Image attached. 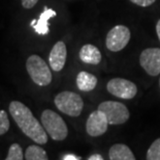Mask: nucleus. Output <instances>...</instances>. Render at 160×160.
Masks as SVG:
<instances>
[{"mask_svg": "<svg viewBox=\"0 0 160 160\" xmlns=\"http://www.w3.org/2000/svg\"><path fill=\"white\" fill-rule=\"evenodd\" d=\"M9 112L23 133L38 145L48 142V133L42 123L33 115L31 110L20 101H12L9 104Z\"/></svg>", "mask_w": 160, "mask_h": 160, "instance_id": "1", "label": "nucleus"}, {"mask_svg": "<svg viewBox=\"0 0 160 160\" xmlns=\"http://www.w3.org/2000/svg\"><path fill=\"white\" fill-rule=\"evenodd\" d=\"M40 121L47 133L54 141H64L68 135V129L65 122L57 112L46 109L42 113Z\"/></svg>", "mask_w": 160, "mask_h": 160, "instance_id": "2", "label": "nucleus"}, {"mask_svg": "<svg viewBox=\"0 0 160 160\" xmlns=\"http://www.w3.org/2000/svg\"><path fill=\"white\" fill-rule=\"evenodd\" d=\"M26 69L30 78L39 86H47L52 81V72L50 67L38 55H31L27 58Z\"/></svg>", "mask_w": 160, "mask_h": 160, "instance_id": "3", "label": "nucleus"}, {"mask_svg": "<svg viewBox=\"0 0 160 160\" xmlns=\"http://www.w3.org/2000/svg\"><path fill=\"white\" fill-rule=\"evenodd\" d=\"M55 105L61 112L69 117H79L84 107L83 99L73 91H64L55 97Z\"/></svg>", "mask_w": 160, "mask_h": 160, "instance_id": "4", "label": "nucleus"}, {"mask_svg": "<svg viewBox=\"0 0 160 160\" xmlns=\"http://www.w3.org/2000/svg\"><path fill=\"white\" fill-rule=\"evenodd\" d=\"M97 109L103 112L110 125L124 124L130 117L127 106L117 101H104L99 104Z\"/></svg>", "mask_w": 160, "mask_h": 160, "instance_id": "5", "label": "nucleus"}, {"mask_svg": "<svg viewBox=\"0 0 160 160\" xmlns=\"http://www.w3.org/2000/svg\"><path fill=\"white\" fill-rule=\"evenodd\" d=\"M130 40V30L124 25H117L108 32L105 45L108 50L113 52L123 50Z\"/></svg>", "mask_w": 160, "mask_h": 160, "instance_id": "6", "label": "nucleus"}, {"mask_svg": "<svg viewBox=\"0 0 160 160\" xmlns=\"http://www.w3.org/2000/svg\"><path fill=\"white\" fill-rule=\"evenodd\" d=\"M107 90L110 94L115 97L130 100L138 94L137 86L130 80L123 78H114L107 84Z\"/></svg>", "mask_w": 160, "mask_h": 160, "instance_id": "7", "label": "nucleus"}, {"mask_svg": "<svg viewBox=\"0 0 160 160\" xmlns=\"http://www.w3.org/2000/svg\"><path fill=\"white\" fill-rule=\"evenodd\" d=\"M142 68L151 76L160 74V48L145 49L139 56Z\"/></svg>", "mask_w": 160, "mask_h": 160, "instance_id": "8", "label": "nucleus"}, {"mask_svg": "<svg viewBox=\"0 0 160 160\" xmlns=\"http://www.w3.org/2000/svg\"><path fill=\"white\" fill-rule=\"evenodd\" d=\"M108 121L103 112L95 110L89 115L86 122V131L92 137H97L105 133L108 130Z\"/></svg>", "mask_w": 160, "mask_h": 160, "instance_id": "9", "label": "nucleus"}, {"mask_svg": "<svg viewBox=\"0 0 160 160\" xmlns=\"http://www.w3.org/2000/svg\"><path fill=\"white\" fill-rule=\"evenodd\" d=\"M67 57V49L66 45L62 41L57 42L53 46L52 50L50 52L49 56V63L50 67L52 68L53 71L55 72H60L65 66Z\"/></svg>", "mask_w": 160, "mask_h": 160, "instance_id": "10", "label": "nucleus"}, {"mask_svg": "<svg viewBox=\"0 0 160 160\" xmlns=\"http://www.w3.org/2000/svg\"><path fill=\"white\" fill-rule=\"evenodd\" d=\"M79 56L82 62L88 64H98L102 58L99 49L91 44H87L82 47Z\"/></svg>", "mask_w": 160, "mask_h": 160, "instance_id": "11", "label": "nucleus"}, {"mask_svg": "<svg viewBox=\"0 0 160 160\" xmlns=\"http://www.w3.org/2000/svg\"><path fill=\"white\" fill-rule=\"evenodd\" d=\"M57 15L56 12L52 8H45L43 12L40 14L39 19L37 20L35 25L33 26L35 32L39 36H46L49 33V20Z\"/></svg>", "mask_w": 160, "mask_h": 160, "instance_id": "12", "label": "nucleus"}, {"mask_svg": "<svg viewBox=\"0 0 160 160\" xmlns=\"http://www.w3.org/2000/svg\"><path fill=\"white\" fill-rule=\"evenodd\" d=\"M108 158L111 160H134L135 156L126 145L116 144L108 151Z\"/></svg>", "mask_w": 160, "mask_h": 160, "instance_id": "13", "label": "nucleus"}, {"mask_svg": "<svg viewBox=\"0 0 160 160\" xmlns=\"http://www.w3.org/2000/svg\"><path fill=\"white\" fill-rule=\"evenodd\" d=\"M97 86V78L93 74L82 71L77 76V86L82 91H91Z\"/></svg>", "mask_w": 160, "mask_h": 160, "instance_id": "14", "label": "nucleus"}, {"mask_svg": "<svg viewBox=\"0 0 160 160\" xmlns=\"http://www.w3.org/2000/svg\"><path fill=\"white\" fill-rule=\"evenodd\" d=\"M25 159L27 160H48L47 152L36 145L29 146L25 152Z\"/></svg>", "mask_w": 160, "mask_h": 160, "instance_id": "15", "label": "nucleus"}, {"mask_svg": "<svg viewBox=\"0 0 160 160\" xmlns=\"http://www.w3.org/2000/svg\"><path fill=\"white\" fill-rule=\"evenodd\" d=\"M25 158V155L23 154L22 148L19 144H12L9 147L8 156L5 157L6 160H22Z\"/></svg>", "mask_w": 160, "mask_h": 160, "instance_id": "16", "label": "nucleus"}, {"mask_svg": "<svg viewBox=\"0 0 160 160\" xmlns=\"http://www.w3.org/2000/svg\"><path fill=\"white\" fill-rule=\"evenodd\" d=\"M146 158L148 160H160V138H157L150 146Z\"/></svg>", "mask_w": 160, "mask_h": 160, "instance_id": "17", "label": "nucleus"}, {"mask_svg": "<svg viewBox=\"0 0 160 160\" xmlns=\"http://www.w3.org/2000/svg\"><path fill=\"white\" fill-rule=\"evenodd\" d=\"M9 129L8 115L4 110H0V135L5 134Z\"/></svg>", "mask_w": 160, "mask_h": 160, "instance_id": "18", "label": "nucleus"}, {"mask_svg": "<svg viewBox=\"0 0 160 160\" xmlns=\"http://www.w3.org/2000/svg\"><path fill=\"white\" fill-rule=\"evenodd\" d=\"M132 3L137 4L138 6H142V8H147V6L152 5L156 0H130Z\"/></svg>", "mask_w": 160, "mask_h": 160, "instance_id": "19", "label": "nucleus"}, {"mask_svg": "<svg viewBox=\"0 0 160 160\" xmlns=\"http://www.w3.org/2000/svg\"><path fill=\"white\" fill-rule=\"evenodd\" d=\"M38 2V0H22V5L24 8H32L33 6H35L36 3Z\"/></svg>", "mask_w": 160, "mask_h": 160, "instance_id": "20", "label": "nucleus"}, {"mask_svg": "<svg viewBox=\"0 0 160 160\" xmlns=\"http://www.w3.org/2000/svg\"><path fill=\"white\" fill-rule=\"evenodd\" d=\"M63 160H80L81 157H78L76 155H72V154H68V155H65L64 157L62 158Z\"/></svg>", "mask_w": 160, "mask_h": 160, "instance_id": "21", "label": "nucleus"}, {"mask_svg": "<svg viewBox=\"0 0 160 160\" xmlns=\"http://www.w3.org/2000/svg\"><path fill=\"white\" fill-rule=\"evenodd\" d=\"M88 160H103V157L101 155H98V154H94L90 156L89 158H88Z\"/></svg>", "mask_w": 160, "mask_h": 160, "instance_id": "22", "label": "nucleus"}, {"mask_svg": "<svg viewBox=\"0 0 160 160\" xmlns=\"http://www.w3.org/2000/svg\"><path fill=\"white\" fill-rule=\"evenodd\" d=\"M156 32H157V36L160 41V19L158 20L157 24H156Z\"/></svg>", "mask_w": 160, "mask_h": 160, "instance_id": "23", "label": "nucleus"}, {"mask_svg": "<svg viewBox=\"0 0 160 160\" xmlns=\"http://www.w3.org/2000/svg\"><path fill=\"white\" fill-rule=\"evenodd\" d=\"M35 23H36V20H32V21H31V23H30V25H31V26L33 27V26L35 25Z\"/></svg>", "mask_w": 160, "mask_h": 160, "instance_id": "24", "label": "nucleus"}, {"mask_svg": "<svg viewBox=\"0 0 160 160\" xmlns=\"http://www.w3.org/2000/svg\"><path fill=\"white\" fill-rule=\"evenodd\" d=\"M159 86H160V80H159Z\"/></svg>", "mask_w": 160, "mask_h": 160, "instance_id": "25", "label": "nucleus"}]
</instances>
